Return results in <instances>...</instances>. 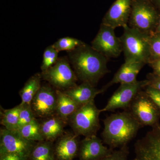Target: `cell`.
<instances>
[{
  "label": "cell",
  "mask_w": 160,
  "mask_h": 160,
  "mask_svg": "<svg viewBox=\"0 0 160 160\" xmlns=\"http://www.w3.org/2000/svg\"><path fill=\"white\" fill-rule=\"evenodd\" d=\"M68 54L78 78L82 82L95 87L100 80L109 72L107 68L109 59L86 43L68 52Z\"/></svg>",
  "instance_id": "obj_1"
},
{
  "label": "cell",
  "mask_w": 160,
  "mask_h": 160,
  "mask_svg": "<svg viewBox=\"0 0 160 160\" xmlns=\"http://www.w3.org/2000/svg\"><path fill=\"white\" fill-rule=\"evenodd\" d=\"M103 141L114 149L126 146L142 126L128 110L110 115L103 121Z\"/></svg>",
  "instance_id": "obj_2"
},
{
  "label": "cell",
  "mask_w": 160,
  "mask_h": 160,
  "mask_svg": "<svg viewBox=\"0 0 160 160\" xmlns=\"http://www.w3.org/2000/svg\"><path fill=\"white\" fill-rule=\"evenodd\" d=\"M150 36L128 25L123 27L120 38L125 62L149 64L151 61Z\"/></svg>",
  "instance_id": "obj_3"
},
{
  "label": "cell",
  "mask_w": 160,
  "mask_h": 160,
  "mask_svg": "<svg viewBox=\"0 0 160 160\" xmlns=\"http://www.w3.org/2000/svg\"><path fill=\"white\" fill-rule=\"evenodd\" d=\"M101 112L94 101L81 106L69 119L75 134L85 137L96 135L100 128Z\"/></svg>",
  "instance_id": "obj_4"
},
{
  "label": "cell",
  "mask_w": 160,
  "mask_h": 160,
  "mask_svg": "<svg viewBox=\"0 0 160 160\" xmlns=\"http://www.w3.org/2000/svg\"><path fill=\"white\" fill-rule=\"evenodd\" d=\"M160 18L155 9L145 0H138L132 4L129 21L131 28L151 34L155 31Z\"/></svg>",
  "instance_id": "obj_5"
},
{
  "label": "cell",
  "mask_w": 160,
  "mask_h": 160,
  "mask_svg": "<svg viewBox=\"0 0 160 160\" xmlns=\"http://www.w3.org/2000/svg\"><path fill=\"white\" fill-rule=\"evenodd\" d=\"M41 74L42 78L59 90L65 91L77 85V77L66 57L59 58L54 65Z\"/></svg>",
  "instance_id": "obj_6"
},
{
  "label": "cell",
  "mask_w": 160,
  "mask_h": 160,
  "mask_svg": "<svg viewBox=\"0 0 160 160\" xmlns=\"http://www.w3.org/2000/svg\"><path fill=\"white\" fill-rule=\"evenodd\" d=\"M127 110L142 127H152L159 124L160 110L143 89L138 93Z\"/></svg>",
  "instance_id": "obj_7"
},
{
  "label": "cell",
  "mask_w": 160,
  "mask_h": 160,
  "mask_svg": "<svg viewBox=\"0 0 160 160\" xmlns=\"http://www.w3.org/2000/svg\"><path fill=\"white\" fill-rule=\"evenodd\" d=\"M147 86L146 80L137 81L129 84H120L108 100L101 112L111 111L118 109L127 110L138 93Z\"/></svg>",
  "instance_id": "obj_8"
},
{
  "label": "cell",
  "mask_w": 160,
  "mask_h": 160,
  "mask_svg": "<svg viewBox=\"0 0 160 160\" xmlns=\"http://www.w3.org/2000/svg\"><path fill=\"white\" fill-rule=\"evenodd\" d=\"M114 29L101 24L98 34L91 42L93 49L108 59L117 58L122 52V42Z\"/></svg>",
  "instance_id": "obj_9"
},
{
  "label": "cell",
  "mask_w": 160,
  "mask_h": 160,
  "mask_svg": "<svg viewBox=\"0 0 160 160\" xmlns=\"http://www.w3.org/2000/svg\"><path fill=\"white\" fill-rule=\"evenodd\" d=\"M134 145L135 157L132 160H160V124L152 127Z\"/></svg>",
  "instance_id": "obj_10"
},
{
  "label": "cell",
  "mask_w": 160,
  "mask_h": 160,
  "mask_svg": "<svg viewBox=\"0 0 160 160\" xmlns=\"http://www.w3.org/2000/svg\"><path fill=\"white\" fill-rule=\"evenodd\" d=\"M34 142L24 138L16 131L5 128L0 130V154L14 153L29 158Z\"/></svg>",
  "instance_id": "obj_11"
},
{
  "label": "cell",
  "mask_w": 160,
  "mask_h": 160,
  "mask_svg": "<svg viewBox=\"0 0 160 160\" xmlns=\"http://www.w3.org/2000/svg\"><path fill=\"white\" fill-rule=\"evenodd\" d=\"M56 91L51 86H41L35 96L31 104L35 116L40 118H47L56 114Z\"/></svg>",
  "instance_id": "obj_12"
},
{
  "label": "cell",
  "mask_w": 160,
  "mask_h": 160,
  "mask_svg": "<svg viewBox=\"0 0 160 160\" xmlns=\"http://www.w3.org/2000/svg\"><path fill=\"white\" fill-rule=\"evenodd\" d=\"M132 0H116L103 18L102 24L113 29L128 25Z\"/></svg>",
  "instance_id": "obj_13"
},
{
  "label": "cell",
  "mask_w": 160,
  "mask_h": 160,
  "mask_svg": "<svg viewBox=\"0 0 160 160\" xmlns=\"http://www.w3.org/2000/svg\"><path fill=\"white\" fill-rule=\"evenodd\" d=\"M113 149L104 146L96 135L85 137L81 142L79 149L80 160H98L109 154Z\"/></svg>",
  "instance_id": "obj_14"
},
{
  "label": "cell",
  "mask_w": 160,
  "mask_h": 160,
  "mask_svg": "<svg viewBox=\"0 0 160 160\" xmlns=\"http://www.w3.org/2000/svg\"><path fill=\"white\" fill-rule=\"evenodd\" d=\"M146 64L142 62H125L115 74L112 79L102 88L105 92L114 84H129L137 81L139 72Z\"/></svg>",
  "instance_id": "obj_15"
},
{
  "label": "cell",
  "mask_w": 160,
  "mask_h": 160,
  "mask_svg": "<svg viewBox=\"0 0 160 160\" xmlns=\"http://www.w3.org/2000/svg\"><path fill=\"white\" fill-rule=\"evenodd\" d=\"M76 134L61 137L57 143L55 154L58 160H72L78 153L79 143Z\"/></svg>",
  "instance_id": "obj_16"
},
{
  "label": "cell",
  "mask_w": 160,
  "mask_h": 160,
  "mask_svg": "<svg viewBox=\"0 0 160 160\" xmlns=\"http://www.w3.org/2000/svg\"><path fill=\"white\" fill-rule=\"evenodd\" d=\"M63 92L81 106L94 101L98 95L104 92L102 89H97L86 82H82Z\"/></svg>",
  "instance_id": "obj_17"
},
{
  "label": "cell",
  "mask_w": 160,
  "mask_h": 160,
  "mask_svg": "<svg viewBox=\"0 0 160 160\" xmlns=\"http://www.w3.org/2000/svg\"><path fill=\"white\" fill-rule=\"evenodd\" d=\"M66 122L56 115L46 118L40 124L41 131L45 141L52 142L62 135Z\"/></svg>",
  "instance_id": "obj_18"
},
{
  "label": "cell",
  "mask_w": 160,
  "mask_h": 160,
  "mask_svg": "<svg viewBox=\"0 0 160 160\" xmlns=\"http://www.w3.org/2000/svg\"><path fill=\"white\" fill-rule=\"evenodd\" d=\"M56 91L57 94L56 115L66 122L81 106L64 92L59 89H56Z\"/></svg>",
  "instance_id": "obj_19"
},
{
  "label": "cell",
  "mask_w": 160,
  "mask_h": 160,
  "mask_svg": "<svg viewBox=\"0 0 160 160\" xmlns=\"http://www.w3.org/2000/svg\"><path fill=\"white\" fill-rule=\"evenodd\" d=\"M41 73H38L32 76L27 80L24 86L19 92L22 99L21 105H31L35 96L41 87Z\"/></svg>",
  "instance_id": "obj_20"
},
{
  "label": "cell",
  "mask_w": 160,
  "mask_h": 160,
  "mask_svg": "<svg viewBox=\"0 0 160 160\" xmlns=\"http://www.w3.org/2000/svg\"><path fill=\"white\" fill-rule=\"evenodd\" d=\"M16 131L22 137L28 141L40 142L45 140L41 131V125L36 118Z\"/></svg>",
  "instance_id": "obj_21"
},
{
  "label": "cell",
  "mask_w": 160,
  "mask_h": 160,
  "mask_svg": "<svg viewBox=\"0 0 160 160\" xmlns=\"http://www.w3.org/2000/svg\"><path fill=\"white\" fill-rule=\"evenodd\" d=\"M20 105L8 109H1V123L5 129L16 131L18 129L20 110Z\"/></svg>",
  "instance_id": "obj_22"
},
{
  "label": "cell",
  "mask_w": 160,
  "mask_h": 160,
  "mask_svg": "<svg viewBox=\"0 0 160 160\" xmlns=\"http://www.w3.org/2000/svg\"><path fill=\"white\" fill-rule=\"evenodd\" d=\"M50 142H40L33 147L30 154V160H54V151Z\"/></svg>",
  "instance_id": "obj_23"
},
{
  "label": "cell",
  "mask_w": 160,
  "mask_h": 160,
  "mask_svg": "<svg viewBox=\"0 0 160 160\" xmlns=\"http://www.w3.org/2000/svg\"><path fill=\"white\" fill-rule=\"evenodd\" d=\"M85 43L78 39L67 37L59 39L52 44V46L59 52L62 51L69 52L74 50Z\"/></svg>",
  "instance_id": "obj_24"
},
{
  "label": "cell",
  "mask_w": 160,
  "mask_h": 160,
  "mask_svg": "<svg viewBox=\"0 0 160 160\" xmlns=\"http://www.w3.org/2000/svg\"><path fill=\"white\" fill-rule=\"evenodd\" d=\"M59 52L54 47L49 46L46 47L43 55V60L41 69L42 72L45 71L54 65L58 59Z\"/></svg>",
  "instance_id": "obj_25"
},
{
  "label": "cell",
  "mask_w": 160,
  "mask_h": 160,
  "mask_svg": "<svg viewBox=\"0 0 160 160\" xmlns=\"http://www.w3.org/2000/svg\"><path fill=\"white\" fill-rule=\"evenodd\" d=\"M20 106L21 108L17 130L23 126L31 122L35 119V116L32 109L31 105H21L20 104Z\"/></svg>",
  "instance_id": "obj_26"
},
{
  "label": "cell",
  "mask_w": 160,
  "mask_h": 160,
  "mask_svg": "<svg viewBox=\"0 0 160 160\" xmlns=\"http://www.w3.org/2000/svg\"><path fill=\"white\" fill-rule=\"evenodd\" d=\"M151 61L160 58V33L153 32L150 36Z\"/></svg>",
  "instance_id": "obj_27"
},
{
  "label": "cell",
  "mask_w": 160,
  "mask_h": 160,
  "mask_svg": "<svg viewBox=\"0 0 160 160\" xmlns=\"http://www.w3.org/2000/svg\"><path fill=\"white\" fill-rule=\"evenodd\" d=\"M129 148L126 145L118 150H112L109 154L98 160H129Z\"/></svg>",
  "instance_id": "obj_28"
},
{
  "label": "cell",
  "mask_w": 160,
  "mask_h": 160,
  "mask_svg": "<svg viewBox=\"0 0 160 160\" xmlns=\"http://www.w3.org/2000/svg\"><path fill=\"white\" fill-rule=\"evenodd\" d=\"M147 95L150 98L160 110V91L158 89L149 86L143 89Z\"/></svg>",
  "instance_id": "obj_29"
},
{
  "label": "cell",
  "mask_w": 160,
  "mask_h": 160,
  "mask_svg": "<svg viewBox=\"0 0 160 160\" xmlns=\"http://www.w3.org/2000/svg\"><path fill=\"white\" fill-rule=\"evenodd\" d=\"M146 80L147 86L153 87L160 91V77L152 72L147 74Z\"/></svg>",
  "instance_id": "obj_30"
},
{
  "label": "cell",
  "mask_w": 160,
  "mask_h": 160,
  "mask_svg": "<svg viewBox=\"0 0 160 160\" xmlns=\"http://www.w3.org/2000/svg\"><path fill=\"white\" fill-rule=\"evenodd\" d=\"M29 158L14 153L0 154V160H29Z\"/></svg>",
  "instance_id": "obj_31"
},
{
  "label": "cell",
  "mask_w": 160,
  "mask_h": 160,
  "mask_svg": "<svg viewBox=\"0 0 160 160\" xmlns=\"http://www.w3.org/2000/svg\"><path fill=\"white\" fill-rule=\"evenodd\" d=\"M148 64L153 70V73L160 77V58L150 61Z\"/></svg>",
  "instance_id": "obj_32"
},
{
  "label": "cell",
  "mask_w": 160,
  "mask_h": 160,
  "mask_svg": "<svg viewBox=\"0 0 160 160\" xmlns=\"http://www.w3.org/2000/svg\"><path fill=\"white\" fill-rule=\"evenodd\" d=\"M154 32H159L160 33V18L157 27L155 31Z\"/></svg>",
  "instance_id": "obj_33"
}]
</instances>
